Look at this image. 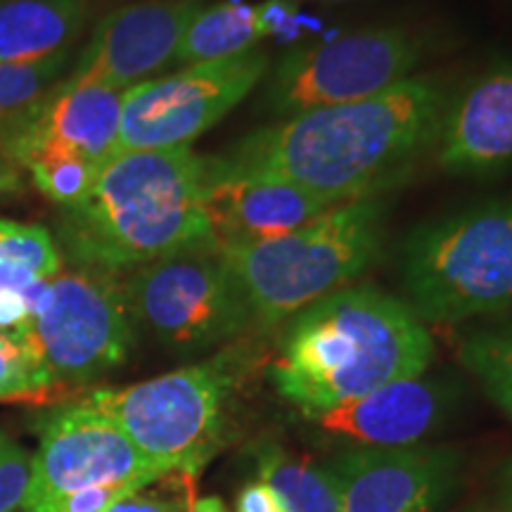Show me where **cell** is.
Instances as JSON below:
<instances>
[{"label": "cell", "instance_id": "obj_1", "mask_svg": "<svg viewBox=\"0 0 512 512\" xmlns=\"http://www.w3.org/2000/svg\"><path fill=\"white\" fill-rule=\"evenodd\" d=\"M448 95L439 74H415L373 98L275 119L219 157L335 204L384 195L434 147Z\"/></svg>", "mask_w": 512, "mask_h": 512}, {"label": "cell", "instance_id": "obj_2", "mask_svg": "<svg viewBox=\"0 0 512 512\" xmlns=\"http://www.w3.org/2000/svg\"><path fill=\"white\" fill-rule=\"evenodd\" d=\"M432 361V335L411 306L375 285H349L287 320L271 380L309 420L427 373Z\"/></svg>", "mask_w": 512, "mask_h": 512}, {"label": "cell", "instance_id": "obj_3", "mask_svg": "<svg viewBox=\"0 0 512 512\" xmlns=\"http://www.w3.org/2000/svg\"><path fill=\"white\" fill-rule=\"evenodd\" d=\"M207 157L185 150L114 152L91 190L60 209L57 247L72 266L124 275L214 245L204 211Z\"/></svg>", "mask_w": 512, "mask_h": 512}, {"label": "cell", "instance_id": "obj_4", "mask_svg": "<svg viewBox=\"0 0 512 512\" xmlns=\"http://www.w3.org/2000/svg\"><path fill=\"white\" fill-rule=\"evenodd\" d=\"M387 214L384 195L363 197L278 238L216 247L245 297L254 328H280L306 306L354 285L382 252Z\"/></svg>", "mask_w": 512, "mask_h": 512}, {"label": "cell", "instance_id": "obj_5", "mask_svg": "<svg viewBox=\"0 0 512 512\" xmlns=\"http://www.w3.org/2000/svg\"><path fill=\"white\" fill-rule=\"evenodd\" d=\"M245 339L211 358L128 387L95 389L86 406L107 415L166 477H197L233 434L235 399L252 370Z\"/></svg>", "mask_w": 512, "mask_h": 512}, {"label": "cell", "instance_id": "obj_6", "mask_svg": "<svg viewBox=\"0 0 512 512\" xmlns=\"http://www.w3.org/2000/svg\"><path fill=\"white\" fill-rule=\"evenodd\" d=\"M406 304L422 323L456 325L512 309V197L427 221L401 245Z\"/></svg>", "mask_w": 512, "mask_h": 512}, {"label": "cell", "instance_id": "obj_7", "mask_svg": "<svg viewBox=\"0 0 512 512\" xmlns=\"http://www.w3.org/2000/svg\"><path fill=\"white\" fill-rule=\"evenodd\" d=\"M434 46V31L387 22L292 48L268 69L261 110L273 119H285L373 98L418 74Z\"/></svg>", "mask_w": 512, "mask_h": 512}, {"label": "cell", "instance_id": "obj_8", "mask_svg": "<svg viewBox=\"0 0 512 512\" xmlns=\"http://www.w3.org/2000/svg\"><path fill=\"white\" fill-rule=\"evenodd\" d=\"M133 328L176 354L223 349L254 330L233 273L214 245L178 252L121 275Z\"/></svg>", "mask_w": 512, "mask_h": 512}, {"label": "cell", "instance_id": "obj_9", "mask_svg": "<svg viewBox=\"0 0 512 512\" xmlns=\"http://www.w3.org/2000/svg\"><path fill=\"white\" fill-rule=\"evenodd\" d=\"M133 335L121 275L83 266L62 268L19 332L48 392L112 373L131 354Z\"/></svg>", "mask_w": 512, "mask_h": 512}, {"label": "cell", "instance_id": "obj_10", "mask_svg": "<svg viewBox=\"0 0 512 512\" xmlns=\"http://www.w3.org/2000/svg\"><path fill=\"white\" fill-rule=\"evenodd\" d=\"M264 50L188 64L124 93L117 152L185 150L264 83Z\"/></svg>", "mask_w": 512, "mask_h": 512}, {"label": "cell", "instance_id": "obj_11", "mask_svg": "<svg viewBox=\"0 0 512 512\" xmlns=\"http://www.w3.org/2000/svg\"><path fill=\"white\" fill-rule=\"evenodd\" d=\"M166 475L150 463L124 430L83 401H72L41 418V446L31 463V484L22 512L86 489H143Z\"/></svg>", "mask_w": 512, "mask_h": 512}, {"label": "cell", "instance_id": "obj_12", "mask_svg": "<svg viewBox=\"0 0 512 512\" xmlns=\"http://www.w3.org/2000/svg\"><path fill=\"white\" fill-rule=\"evenodd\" d=\"M204 0H138L98 19L69 81L128 91L176 64L185 29Z\"/></svg>", "mask_w": 512, "mask_h": 512}, {"label": "cell", "instance_id": "obj_13", "mask_svg": "<svg viewBox=\"0 0 512 512\" xmlns=\"http://www.w3.org/2000/svg\"><path fill=\"white\" fill-rule=\"evenodd\" d=\"M342 512H437L458 477V453L444 446H347L323 463Z\"/></svg>", "mask_w": 512, "mask_h": 512}, {"label": "cell", "instance_id": "obj_14", "mask_svg": "<svg viewBox=\"0 0 512 512\" xmlns=\"http://www.w3.org/2000/svg\"><path fill=\"white\" fill-rule=\"evenodd\" d=\"M124 93L64 76L0 143V157L19 169L41 157H74L105 166L117 152Z\"/></svg>", "mask_w": 512, "mask_h": 512}, {"label": "cell", "instance_id": "obj_15", "mask_svg": "<svg viewBox=\"0 0 512 512\" xmlns=\"http://www.w3.org/2000/svg\"><path fill=\"white\" fill-rule=\"evenodd\" d=\"M332 207L337 204L299 185L273 176L247 174L221 157H207L204 211L214 247L278 238Z\"/></svg>", "mask_w": 512, "mask_h": 512}, {"label": "cell", "instance_id": "obj_16", "mask_svg": "<svg viewBox=\"0 0 512 512\" xmlns=\"http://www.w3.org/2000/svg\"><path fill=\"white\" fill-rule=\"evenodd\" d=\"M434 159L446 174L494 176L512 166V60L472 74L446 100Z\"/></svg>", "mask_w": 512, "mask_h": 512}, {"label": "cell", "instance_id": "obj_17", "mask_svg": "<svg viewBox=\"0 0 512 512\" xmlns=\"http://www.w3.org/2000/svg\"><path fill=\"white\" fill-rule=\"evenodd\" d=\"M456 389L422 373L309 418L330 437L366 448L422 444L451 415Z\"/></svg>", "mask_w": 512, "mask_h": 512}, {"label": "cell", "instance_id": "obj_18", "mask_svg": "<svg viewBox=\"0 0 512 512\" xmlns=\"http://www.w3.org/2000/svg\"><path fill=\"white\" fill-rule=\"evenodd\" d=\"M299 17L297 0L214 3L192 17L176 53V67L216 62L259 50L261 41L287 34Z\"/></svg>", "mask_w": 512, "mask_h": 512}, {"label": "cell", "instance_id": "obj_19", "mask_svg": "<svg viewBox=\"0 0 512 512\" xmlns=\"http://www.w3.org/2000/svg\"><path fill=\"white\" fill-rule=\"evenodd\" d=\"M88 19V0H0V64L72 55Z\"/></svg>", "mask_w": 512, "mask_h": 512}, {"label": "cell", "instance_id": "obj_20", "mask_svg": "<svg viewBox=\"0 0 512 512\" xmlns=\"http://www.w3.org/2000/svg\"><path fill=\"white\" fill-rule=\"evenodd\" d=\"M64 268V256L48 228L0 221V294H19L38 304Z\"/></svg>", "mask_w": 512, "mask_h": 512}, {"label": "cell", "instance_id": "obj_21", "mask_svg": "<svg viewBox=\"0 0 512 512\" xmlns=\"http://www.w3.org/2000/svg\"><path fill=\"white\" fill-rule=\"evenodd\" d=\"M256 467L259 482L273 491L285 512H342L335 479L323 465L304 463L266 444L256 453Z\"/></svg>", "mask_w": 512, "mask_h": 512}, {"label": "cell", "instance_id": "obj_22", "mask_svg": "<svg viewBox=\"0 0 512 512\" xmlns=\"http://www.w3.org/2000/svg\"><path fill=\"white\" fill-rule=\"evenodd\" d=\"M460 337L458 358L484 394L512 420V309Z\"/></svg>", "mask_w": 512, "mask_h": 512}, {"label": "cell", "instance_id": "obj_23", "mask_svg": "<svg viewBox=\"0 0 512 512\" xmlns=\"http://www.w3.org/2000/svg\"><path fill=\"white\" fill-rule=\"evenodd\" d=\"M72 55L29 64H0V143L62 81Z\"/></svg>", "mask_w": 512, "mask_h": 512}, {"label": "cell", "instance_id": "obj_24", "mask_svg": "<svg viewBox=\"0 0 512 512\" xmlns=\"http://www.w3.org/2000/svg\"><path fill=\"white\" fill-rule=\"evenodd\" d=\"M46 392V382L24 339L0 332V401L29 399Z\"/></svg>", "mask_w": 512, "mask_h": 512}, {"label": "cell", "instance_id": "obj_25", "mask_svg": "<svg viewBox=\"0 0 512 512\" xmlns=\"http://www.w3.org/2000/svg\"><path fill=\"white\" fill-rule=\"evenodd\" d=\"M31 463L34 456L0 432V512H22L31 484Z\"/></svg>", "mask_w": 512, "mask_h": 512}, {"label": "cell", "instance_id": "obj_26", "mask_svg": "<svg viewBox=\"0 0 512 512\" xmlns=\"http://www.w3.org/2000/svg\"><path fill=\"white\" fill-rule=\"evenodd\" d=\"M152 486V484H150ZM190 505L181 496L169 494V491H147L143 489L131 491L117 503L110 505L105 512H188Z\"/></svg>", "mask_w": 512, "mask_h": 512}, {"label": "cell", "instance_id": "obj_27", "mask_svg": "<svg viewBox=\"0 0 512 512\" xmlns=\"http://www.w3.org/2000/svg\"><path fill=\"white\" fill-rule=\"evenodd\" d=\"M238 512H285L278 498L264 482H252L240 491Z\"/></svg>", "mask_w": 512, "mask_h": 512}, {"label": "cell", "instance_id": "obj_28", "mask_svg": "<svg viewBox=\"0 0 512 512\" xmlns=\"http://www.w3.org/2000/svg\"><path fill=\"white\" fill-rule=\"evenodd\" d=\"M22 185V169L8 162L5 157H0V192H17L22 190Z\"/></svg>", "mask_w": 512, "mask_h": 512}, {"label": "cell", "instance_id": "obj_29", "mask_svg": "<svg viewBox=\"0 0 512 512\" xmlns=\"http://www.w3.org/2000/svg\"><path fill=\"white\" fill-rule=\"evenodd\" d=\"M188 512H230V510L226 508V503H223L221 498L207 496V498H200V501L190 503Z\"/></svg>", "mask_w": 512, "mask_h": 512}, {"label": "cell", "instance_id": "obj_30", "mask_svg": "<svg viewBox=\"0 0 512 512\" xmlns=\"http://www.w3.org/2000/svg\"><path fill=\"white\" fill-rule=\"evenodd\" d=\"M498 498L512 505V458L505 463L501 472V486H498Z\"/></svg>", "mask_w": 512, "mask_h": 512}, {"label": "cell", "instance_id": "obj_31", "mask_svg": "<svg viewBox=\"0 0 512 512\" xmlns=\"http://www.w3.org/2000/svg\"><path fill=\"white\" fill-rule=\"evenodd\" d=\"M465 512H512V505L498 498V501H494V503L475 505V508H470V510H465Z\"/></svg>", "mask_w": 512, "mask_h": 512}, {"label": "cell", "instance_id": "obj_32", "mask_svg": "<svg viewBox=\"0 0 512 512\" xmlns=\"http://www.w3.org/2000/svg\"><path fill=\"white\" fill-rule=\"evenodd\" d=\"M318 3H351V0H318Z\"/></svg>", "mask_w": 512, "mask_h": 512}]
</instances>
